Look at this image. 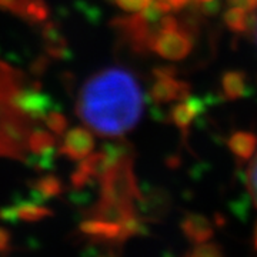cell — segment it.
Returning <instances> with one entry per match:
<instances>
[{"instance_id":"cell-1","label":"cell","mask_w":257,"mask_h":257,"mask_svg":"<svg viewBox=\"0 0 257 257\" xmlns=\"http://www.w3.org/2000/svg\"><path fill=\"white\" fill-rule=\"evenodd\" d=\"M143 96L135 76L121 67H109L83 84L76 104L77 116L94 133L120 138L138 124Z\"/></svg>"},{"instance_id":"cell-2","label":"cell","mask_w":257,"mask_h":257,"mask_svg":"<svg viewBox=\"0 0 257 257\" xmlns=\"http://www.w3.org/2000/svg\"><path fill=\"white\" fill-rule=\"evenodd\" d=\"M23 74L0 60V157L26 160L29 140L40 119L26 109Z\"/></svg>"},{"instance_id":"cell-3","label":"cell","mask_w":257,"mask_h":257,"mask_svg":"<svg viewBox=\"0 0 257 257\" xmlns=\"http://www.w3.org/2000/svg\"><path fill=\"white\" fill-rule=\"evenodd\" d=\"M190 35L179 28L175 18L165 16L157 22L152 49L167 60H182L192 52Z\"/></svg>"},{"instance_id":"cell-4","label":"cell","mask_w":257,"mask_h":257,"mask_svg":"<svg viewBox=\"0 0 257 257\" xmlns=\"http://www.w3.org/2000/svg\"><path fill=\"white\" fill-rule=\"evenodd\" d=\"M114 25L117 26V29L123 30V33L127 37L128 43L133 46L135 50H145L147 47L152 49L155 30H150L152 23L143 16L142 12L124 19H117Z\"/></svg>"},{"instance_id":"cell-5","label":"cell","mask_w":257,"mask_h":257,"mask_svg":"<svg viewBox=\"0 0 257 257\" xmlns=\"http://www.w3.org/2000/svg\"><path fill=\"white\" fill-rule=\"evenodd\" d=\"M93 149L94 139L92 133L84 127H73L66 130L59 152L72 160L80 162L92 155Z\"/></svg>"},{"instance_id":"cell-6","label":"cell","mask_w":257,"mask_h":257,"mask_svg":"<svg viewBox=\"0 0 257 257\" xmlns=\"http://www.w3.org/2000/svg\"><path fill=\"white\" fill-rule=\"evenodd\" d=\"M0 10L9 12L32 23H40L47 19L45 0H0Z\"/></svg>"},{"instance_id":"cell-7","label":"cell","mask_w":257,"mask_h":257,"mask_svg":"<svg viewBox=\"0 0 257 257\" xmlns=\"http://www.w3.org/2000/svg\"><path fill=\"white\" fill-rule=\"evenodd\" d=\"M190 86L187 83L176 80L175 76L157 77L152 87V97L159 103H169L175 100H186L189 97Z\"/></svg>"},{"instance_id":"cell-8","label":"cell","mask_w":257,"mask_h":257,"mask_svg":"<svg viewBox=\"0 0 257 257\" xmlns=\"http://www.w3.org/2000/svg\"><path fill=\"white\" fill-rule=\"evenodd\" d=\"M50 214H52V211L46 209L45 206H40L36 202L18 203L13 207L0 211V216L5 220H22L30 221V223L42 220Z\"/></svg>"},{"instance_id":"cell-9","label":"cell","mask_w":257,"mask_h":257,"mask_svg":"<svg viewBox=\"0 0 257 257\" xmlns=\"http://www.w3.org/2000/svg\"><path fill=\"white\" fill-rule=\"evenodd\" d=\"M80 230L84 234L97 237V239L114 240L126 237L121 224L113 223V221L101 220V219H92V220L83 221L80 224Z\"/></svg>"},{"instance_id":"cell-10","label":"cell","mask_w":257,"mask_h":257,"mask_svg":"<svg viewBox=\"0 0 257 257\" xmlns=\"http://www.w3.org/2000/svg\"><path fill=\"white\" fill-rule=\"evenodd\" d=\"M184 236L194 244L206 243L213 236L210 221L200 214H189L182 223Z\"/></svg>"},{"instance_id":"cell-11","label":"cell","mask_w":257,"mask_h":257,"mask_svg":"<svg viewBox=\"0 0 257 257\" xmlns=\"http://www.w3.org/2000/svg\"><path fill=\"white\" fill-rule=\"evenodd\" d=\"M202 109L203 104L199 99L187 97L186 101L182 100L179 104H176L175 109L172 110V120L177 127L186 130L197 116V113L202 111Z\"/></svg>"},{"instance_id":"cell-12","label":"cell","mask_w":257,"mask_h":257,"mask_svg":"<svg viewBox=\"0 0 257 257\" xmlns=\"http://www.w3.org/2000/svg\"><path fill=\"white\" fill-rule=\"evenodd\" d=\"M230 150L240 159H253L257 147V138L248 132H237L229 139Z\"/></svg>"},{"instance_id":"cell-13","label":"cell","mask_w":257,"mask_h":257,"mask_svg":"<svg viewBox=\"0 0 257 257\" xmlns=\"http://www.w3.org/2000/svg\"><path fill=\"white\" fill-rule=\"evenodd\" d=\"M221 86H223V92L226 94V97L239 99L244 94V89H246L244 74L240 72H229L223 76Z\"/></svg>"},{"instance_id":"cell-14","label":"cell","mask_w":257,"mask_h":257,"mask_svg":"<svg viewBox=\"0 0 257 257\" xmlns=\"http://www.w3.org/2000/svg\"><path fill=\"white\" fill-rule=\"evenodd\" d=\"M247 10L233 6L224 13V23L233 32H244L248 28Z\"/></svg>"},{"instance_id":"cell-15","label":"cell","mask_w":257,"mask_h":257,"mask_svg":"<svg viewBox=\"0 0 257 257\" xmlns=\"http://www.w3.org/2000/svg\"><path fill=\"white\" fill-rule=\"evenodd\" d=\"M62 183L59 179H56L53 176H47L42 177L35 183V193L40 194L43 199H49L62 193Z\"/></svg>"},{"instance_id":"cell-16","label":"cell","mask_w":257,"mask_h":257,"mask_svg":"<svg viewBox=\"0 0 257 257\" xmlns=\"http://www.w3.org/2000/svg\"><path fill=\"white\" fill-rule=\"evenodd\" d=\"M43 123L46 124V127L49 128L50 132L55 133L56 136H62V135L66 133V130H67V119L64 117L60 111H49L46 114V117H45V121H43Z\"/></svg>"},{"instance_id":"cell-17","label":"cell","mask_w":257,"mask_h":257,"mask_svg":"<svg viewBox=\"0 0 257 257\" xmlns=\"http://www.w3.org/2000/svg\"><path fill=\"white\" fill-rule=\"evenodd\" d=\"M221 250L219 246L216 244H211V243H200V244H196V247L190 250L187 253V256H194V257H214L220 256Z\"/></svg>"},{"instance_id":"cell-18","label":"cell","mask_w":257,"mask_h":257,"mask_svg":"<svg viewBox=\"0 0 257 257\" xmlns=\"http://www.w3.org/2000/svg\"><path fill=\"white\" fill-rule=\"evenodd\" d=\"M247 189L251 200L256 204L257 207V155L253 156L251 165L248 166L247 170Z\"/></svg>"},{"instance_id":"cell-19","label":"cell","mask_w":257,"mask_h":257,"mask_svg":"<svg viewBox=\"0 0 257 257\" xmlns=\"http://www.w3.org/2000/svg\"><path fill=\"white\" fill-rule=\"evenodd\" d=\"M123 10L130 12V13H139L143 12L153 0H114Z\"/></svg>"},{"instance_id":"cell-20","label":"cell","mask_w":257,"mask_h":257,"mask_svg":"<svg viewBox=\"0 0 257 257\" xmlns=\"http://www.w3.org/2000/svg\"><path fill=\"white\" fill-rule=\"evenodd\" d=\"M231 6H237L241 9L247 10V12H253L257 8L256 0H230Z\"/></svg>"},{"instance_id":"cell-21","label":"cell","mask_w":257,"mask_h":257,"mask_svg":"<svg viewBox=\"0 0 257 257\" xmlns=\"http://www.w3.org/2000/svg\"><path fill=\"white\" fill-rule=\"evenodd\" d=\"M9 244H10L9 231H6V230L0 227V251H3V250L9 248Z\"/></svg>"},{"instance_id":"cell-22","label":"cell","mask_w":257,"mask_h":257,"mask_svg":"<svg viewBox=\"0 0 257 257\" xmlns=\"http://www.w3.org/2000/svg\"><path fill=\"white\" fill-rule=\"evenodd\" d=\"M254 247L257 250V224H256V230H254Z\"/></svg>"},{"instance_id":"cell-23","label":"cell","mask_w":257,"mask_h":257,"mask_svg":"<svg viewBox=\"0 0 257 257\" xmlns=\"http://www.w3.org/2000/svg\"><path fill=\"white\" fill-rule=\"evenodd\" d=\"M256 2H257V0H256Z\"/></svg>"}]
</instances>
